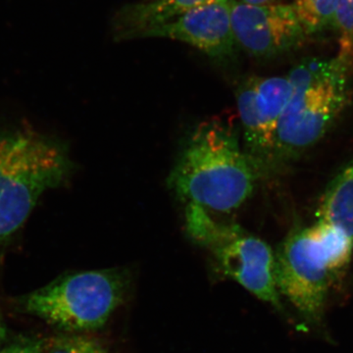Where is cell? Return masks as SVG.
I'll use <instances>...</instances> for the list:
<instances>
[{
  "mask_svg": "<svg viewBox=\"0 0 353 353\" xmlns=\"http://www.w3.org/2000/svg\"><path fill=\"white\" fill-rule=\"evenodd\" d=\"M129 276L120 269L61 276L19 299L20 308L67 334L97 331L126 299Z\"/></svg>",
  "mask_w": 353,
  "mask_h": 353,
  "instance_id": "4",
  "label": "cell"
},
{
  "mask_svg": "<svg viewBox=\"0 0 353 353\" xmlns=\"http://www.w3.org/2000/svg\"><path fill=\"white\" fill-rule=\"evenodd\" d=\"M352 70L338 55L307 58L290 71L292 92L276 132L273 172L312 148L338 120L350 101Z\"/></svg>",
  "mask_w": 353,
  "mask_h": 353,
  "instance_id": "3",
  "label": "cell"
},
{
  "mask_svg": "<svg viewBox=\"0 0 353 353\" xmlns=\"http://www.w3.org/2000/svg\"><path fill=\"white\" fill-rule=\"evenodd\" d=\"M44 341L22 339L0 348V353H43Z\"/></svg>",
  "mask_w": 353,
  "mask_h": 353,
  "instance_id": "15",
  "label": "cell"
},
{
  "mask_svg": "<svg viewBox=\"0 0 353 353\" xmlns=\"http://www.w3.org/2000/svg\"><path fill=\"white\" fill-rule=\"evenodd\" d=\"M334 275L311 227L292 230L275 252L279 292L308 321L321 320Z\"/></svg>",
  "mask_w": 353,
  "mask_h": 353,
  "instance_id": "6",
  "label": "cell"
},
{
  "mask_svg": "<svg viewBox=\"0 0 353 353\" xmlns=\"http://www.w3.org/2000/svg\"><path fill=\"white\" fill-rule=\"evenodd\" d=\"M226 1L229 0H155L128 7L124 15L127 37L132 38L145 30L170 22L197 7Z\"/></svg>",
  "mask_w": 353,
  "mask_h": 353,
  "instance_id": "11",
  "label": "cell"
},
{
  "mask_svg": "<svg viewBox=\"0 0 353 353\" xmlns=\"http://www.w3.org/2000/svg\"><path fill=\"white\" fill-rule=\"evenodd\" d=\"M292 92L289 77H250L236 88L243 148L263 176L273 173L276 132Z\"/></svg>",
  "mask_w": 353,
  "mask_h": 353,
  "instance_id": "7",
  "label": "cell"
},
{
  "mask_svg": "<svg viewBox=\"0 0 353 353\" xmlns=\"http://www.w3.org/2000/svg\"><path fill=\"white\" fill-rule=\"evenodd\" d=\"M262 176L238 130L213 120L199 125L185 141L168 185L187 204L230 213L252 197Z\"/></svg>",
  "mask_w": 353,
  "mask_h": 353,
  "instance_id": "1",
  "label": "cell"
},
{
  "mask_svg": "<svg viewBox=\"0 0 353 353\" xmlns=\"http://www.w3.org/2000/svg\"><path fill=\"white\" fill-rule=\"evenodd\" d=\"M316 216L320 222L339 228L353 239V160L330 182Z\"/></svg>",
  "mask_w": 353,
  "mask_h": 353,
  "instance_id": "10",
  "label": "cell"
},
{
  "mask_svg": "<svg viewBox=\"0 0 353 353\" xmlns=\"http://www.w3.org/2000/svg\"><path fill=\"white\" fill-rule=\"evenodd\" d=\"M138 38H165L183 41L209 57L224 58L236 46L230 1L197 7L180 17L139 32Z\"/></svg>",
  "mask_w": 353,
  "mask_h": 353,
  "instance_id": "9",
  "label": "cell"
},
{
  "mask_svg": "<svg viewBox=\"0 0 353 353\" xmlns=\"http://www.w3.org/2000/svg\"><path fill=\"white\" fill-rule=\"evenodd\" d=\"M74 163L63 141L26 128L0 130V243L15 234L46 192L68 182Z\"/></svg>",
  "mask_w": 353,
  "mask_h": 353,
  "instance_id": "2",
  "label": "cell"
},
{
  "mask_svg": "<svg viewBox=\"0 0 353 353\" xmlns=\"http://www.w3.org/2000/svg\"><path fill=\"white\" fill-rule=\"evenodd\" d=\"M230 4L234 41L252 57L284 54L299 48L306 38L292 4L254 6L239 1Z\"/></svg>",
  "mask_w": 353,
  "mask_h": 353,
  "instance_id": "8",
  "label": "cell"
},
{
  "mask_svg": "<svg viewBox=\"0 0 353 353\" xmlns=\"http://www.w3.org/2000/svg\"><path fill=\"white\" fill-rule=\"evenodd\" d=\"M338 0H294L297 18L306 36L334 30Z\"/></svg>",
  "mask_w": 353,
  "mask_h": 353,
  "instance_id": "12",
  "label": "cell"
},
{
  "mask_svg": "<svg viewBox=\"0 0 353 353\" xmlns=\"http://www.w3.org/2000/svg\"><path fill=\"white\" fill-rule=\"evenodd\" d=\"M185 231L190 240L212 253L220 270L260 301L282 310L275 277V253L271 246L236 223L187 204Z\"/></svg>",
  "mask_w": 353,
  "mask_h": 353,
  "instance_id": "5",
  "label": "cell"
},
{
  "mask_svg": "<svg viewBox=\"0 0 353 353\" xmlns=\"http://www.w3.org/2000/svg\"><path fill=\"white\" fill-rule=\"evenodd\" d=\"M7 327L6 320H4L3 314H2L1 308H0V345L3 343L6 340Z\"/></svg>",
  "mask_w": 353,
  "mask_h": 353,
  "instance_id": "16",
  "label": "cell"
},
{
  "mask_svg": "<svg viewBox=\"0 0 353 353\" xmlns=\"http://www.w3.org/2000/svg\"><path fill=\"white\" fill-rule=\"evenodd\" d=\"M334 30L340 34L339 57L353 63V0H338Z\"/></svg>",
  "mask_w": 353,
  "mask_h": 353,
  "instance_id": "13",
  "label": "cell"
},
{
  "mask_svg": "<svg viewBox=\"0 0 353 353\" xmlns=\"http://www.w3.org/2000/svg\"><path fill=\"white\" fill-rule=\"evenodd\" d=\"M239 2L248 4V6H264L273 4L274 0H240Z\"/></svg>",
  "mask_w": 353,
  "mask_h": 353,
  "instance_id": "17",
  "label": "cell"
},
{
  "mask_svg": "<svg viewBox=\"0 0 353 353\" xmlns=\"http://www.w3.org/2000/svg\"><path fill=\"white\" fill-rule=\"evenodd\" d=\"M43 353H108L97 341L81 334H66L44 341Z\"/></svg>",
  "mask_w": 353,
  "mask_h": 353,
  "instance_id": "14",
  "label": "cell"
}]
</instances>
